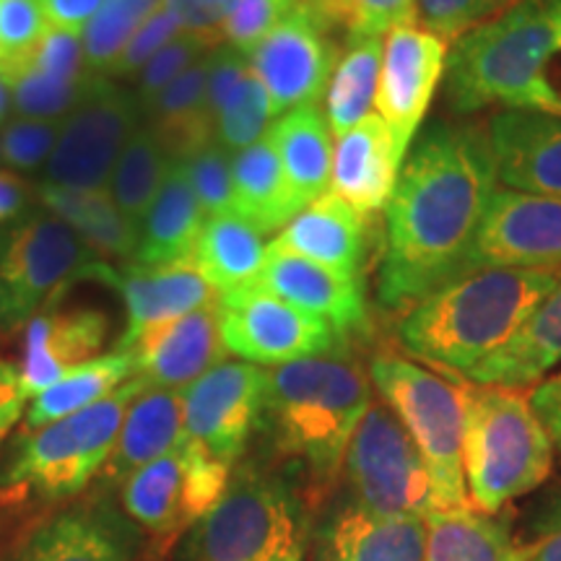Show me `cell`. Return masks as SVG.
I'll use <instances>...</instances> for the list:
<instances>
[{"label":"cell","instance_id":"35","mask_svg":"<svg viewBox=\"0 0 561 561\" xmlns=\"http://www.w3.org/2000/svg\"><path fill=\"white\" fill-rule=\"evenodd\" d=\"M263 234L234 210L208 216L191 263L216 294L240 289L257 278L265 263Z\"/></svg>","mask_w":561,"mask_h":561},{"label":"cell","instance_id":"39","mask_svg":"<svg viewBox=\"0 0 561 561\" xmlns=\"http://www.w3.org/2000/svg\"><path fill=\"white\" fill-rule=\"evenodd\" d=\"M0 66L11 83L13 112L19 117H37V121H66L100 79L96 73H89L83 79L60 81L37 73L24 62H0Z\"/></svg>","mask_w":561,"mask_h":561},{"label":"cell","instance_id":"8","mask_svg":"<svg viewBox=\"0 0 561 561\" xmlns=\"http://www.w3.org/2000/svg\"><path fill=\"white\" fill-rule=\"evenodd\" d=\"M193 530V561H307L301 500L289 481L261 468H242Z\"/></svg>","mask_w":561,"mask_h":561},{"label":"cell","instance_id":"31","mask_svg":"<svg viewBox=\"0 0 561 561\" xmlns=\"http://www.w3.org/2000/svg\"><path fill=\"white\" fill-rule=\"evenodd\" d=\"M231 210L263 237L284 229L301 210L268 133L231 157Z\"/></svg>","mask_w":561,"mask_h":561},{"label":"cell","instance_id":"57","mask_svg":"<svg viewBox=\"0 0 561 561\" xmlns=\"http://www.w3.org/2000/svg\"><path fill=\"white\" fill-rule=\"evenodd\" d=\"M11 110H13V102H11V83H9V79H5L3 66H0V125L9 123Z\"/></svg>","mask_w":561,"mask_h":561},{"label":"cell","instance_id":"14","mask_svg":"<svg viewBox=\"0 0 561 561\" xmlns=\"http://www.w3.org/2000/svg\"><path fill=\"white\" fill-rule=\"evenodd\" d=\"M268 371L250 362H221L182 390L185 437L224 466H234L263 424Z\"/></svg>","mask_w":561,"mask_h":561},{"label":"cell","instance_id":"21","mask_svg":"<svg viewBox=\"0 0 561 561\" xmlns=\"http://www.w3.org/2000/svg\"><path fill=\"white\" fill-rule=\"evenodd\" d=\"M496 178L510 191L561 198V117L500 110L486 125Z\"/></svg>","mask_w":561,"mask_h":561},{"label":"cell","instance_id":"17","mask_svg":"<svg viewBox=\"0 0 561 561\" xmlns=\"http://www.w3.org/2000/svg\"><path fill=\"white\" fill-rule=\"evenodd\" d=\"M561 198L496 191L468 257V273L483 268H559Z\"/></svg>","mask_w":561,"mask_h":561},{"label":"cell","instance_id":"40","mask_svg":"<svg viewBox=\"0 0 561 561\" xmlns=\"http://www.w3.org/2000/svg\"><path fill=\"white\" fill-rule=\"evenodd\" d=\"M164 0H104L96 16L81 34L87 68L96 76H107L121 58L133 34L157 13Z\"/></svg>","mask_w":561,"mask_h":561},{"label":"cell","instance_id":"18","mask_svg":"<svg viewBox=\"0 0 561 561\" xmlns=\"http://www.w3.org/2000/svg\"><path fill=\"white\" fill-rule=\"evenodd\" d=\"M121 351L130 354L133 377L167 390H185L227 356L214 305L146 328Z\"/></svg>","mask_w":561,"mask_h":561},{"label":"cell","instance_id":"5","mask_svg":"<svg viewBox=\"0 0 561 561\" xmlns=\"http://www.w3.org/2000/svg\"><path fill=\"white\" fill-rule=\"evenodd\" d=\"M462 471L471 507L500 515L512 500L549 479L553 445L520 390L458 385Z\"/></svg>","mask_w":561,"mask_h":561},{"label":"cell","instance_id":"52","mask_svg":"<svg viewBox=\"0 0 561 561\" xmlns=\"http://www.w3.org/2000/svg\"><path fill=\"white\" fill-rule=\"evenodd\" d=\"M530 110L549 112V115L561 117V13H559V30L553 37V45L546 55L541 76H538L536 91H533Z\"/></svg>","mask_w":561,"mask_h":561},{"label":"cell","instance_id":"50","mask_svg":"<svg viewBox=\"0 0 561 561\" xmlns=\"http://www.w3.org/2000/svg\"><path fill=\"white\" fill-rule=\"evenodd\" d=\"M164 5L178 21L182 34H193L208 47H219L224 42V21L234 0H164Z\"/></svg>","mask_w":561,"mask_h":561},{"label":"cell","instance_id":"55","mask_svg":"<svg viewBox=\"0 0 561 561\" xmlns=\"http://www.w3.org/2000/svg\"><path fill=\"white\" fill-rule=\"evenodd\" d=\"M37 193L24 178L11 172H0V227L16 221L37 208Z\"/></svg>","mask_w":561,"mask_h":561},{"label":"cell","instance_id":"37","mask_svg":"<svg viewBox=\"0 0 561 561\" xmlns=\"http://www.w3.org/2000/svg\"><path fill=\"white\" fill-rule=\"evenodd\" d=\"M382 37L351 39L328 83L325 117L335 138L371 115L380 87Z\"/></svg>","mask_w":561,"mask_h":561},{"label":"cell","instance_id":"6","mask_svg":"<svg viewBox=\"0 0 561 561\" xmlns=\"http://www.w3.org/2000/svg\"><path fill=\"white\" fill-rule=\"evenodd\" d=\"M149 385L133 377L104 401L66 419L21 430L0 460V496L62 500L102 473L130 403Z\"/></svg>","mask_w":561,"mask_h":561},{"label":"cell","instance_id":"44","mask_svg":"<svg viewBox=\"0 0 561 561\" xmlns=\"http://www.w3.org/2000/svg\"><path fill=\"white\" fill-rule=\"evenodd\" d=\"M210 50H214V47H208L206 42L193 37V34H180V37H174L170 45L161 47V50L146 62L136 79H133L136 81L133 96H136L140 112L146 115V110L151 107V102L157 100L161 91Z\"/></svg>","mask_w":561,"mask_h":561},{"label":"cell","instance_id":"25","mask_svg":"<svg viewBox=\"0 0 561 561\" xmlns=\"http://www.w3.org/2000/svg\"><path fill=\"white\" fill-rule=\"evenodd\" d=\"M5 561H133L125 528L102 504H76L39 523Z\"/></svg>","mask_w":561,"mask_h":561},{"label":"cell","instance_id":"1","mask_svg":"<svg viewBox=\"0 0 561 561\" xmlns=\"http://www.w3.org/2000/svg\"><path fill=\"white\" fill-rule=\"evenodd\" d=\"M496 164L479 125L437 123L405 153L385 206V252L377 297L411 310L468 276V257L496 193Z\"/></svg>","mask_w":561,"mask_h":561},{"label":"cell","instance_id":"12","mask_svg":"<svg viewBox=\"0 0 561 561\" xmlns=\"http://www.w3.org/2000/svg\"><path fill=\"white\" fill-rule=\"evenodd\" d=\"M216 320L227 354L257 367L333 354L341 335L325 320L299 310L261 286L216 294Z\"/></svg>","mask_w":561,"mask_h":561},{"label":"cell","instance_id":"26","mask_svg":"<svg viewBox=\"0 0 561 561\" xmlns=\"http://www.w3.org/2000/svg\"><path fill=\"white\" fill-rule=\"evenodd\" d=\"M398 172L401 161L396 159L392 136L380 115L371 112L359 125L339 136L331 185L333 193L359 214L367 216L388 206Z\"/></svg>","mask_w":561,"mask_h":561},{"label":"cell","instance_id":"30","mask_svg":"<svg viewBox=\"0 0 561 561\" xmlns=\"http://www.w3.org/2000/svg\"><path fill=\"white\" fill-rule=\"evenodd\" d=\"M268 138L301 208L322 198L331 187L335 149L331 125L320 104H299L284 112L268 128Z\"/></svg>","mask_w":561,"mask_h":561},{"label":"cell","instance_id":"56","mask_svg":"<svg viewBox=\"0 0 561 561\" xmlns=\"http://www.w3.org/2000/svg\"><path fill=\"white\" fill-rule=\"evenodd\" d=\"M525 561H561V528H557L551 536L536 546H528V559Z\"/></svg>","mask_w":561,"mask_h":561},{"label":"cell","instance_id":"45","mask_svg":"<svg viewBox=\"0 0 561 561\" xmlns=\"http://www.w3.org/2000/svg\"><path fill=\"white\" fill-rule=\"evenodd\" d=\"M301 0H234L221 37L240 53H250L265 34L276 30L286 16L299 9Z\"/></svg>","mask_w":561,"mask_h":561},{"label":"cell","instance_id":"13","mask_svg":"<svg viewBox=\"0 0 561 561\" xmlns=\"http://www.w3.org/2000/svg\"><path fill=\"white\" fill-rule=\"evenodd\" d=\"M133 91L100 76L79 107L62 121L58 146L47 161L42 182L81 191H107L112 170L133 133L140 128Z\"/></svg>","mask_w":561,"mask_h":561},{"label":"cell","instance_id":"42","mask_svg":"<svg viewBox=\"0 0 561 561\" xmlns=\"http://www.w3.org/2000/svg\"><path fill=\"white\" fill-rule=\"evenodd\" d=\"M273 107L263 83L255 79V73L237 89V94L224 104V110L216 115L214 123V144H219L224 151L234 157L237 151L248 149L265 138L271 125Z\"/></svg>","mask_w":561,"mask_h":561},{"label":"cell","instance_id":"19","mask_svg":"<svg viewBox=\"0 0 561 561\" xmlns=\"http://www.w3.org/2000/svg\"><path fill=\"white\" fill-rule=\"evenodd\" d=\"M252 286H261L299 310L325 320L341 339L367 331L369 325L367 297L359 276L331 271L280 250L273 242L265 250V263Z\"/></svg>","mask_w":561,"mask_h":561},{"label":"cell","instance_id":"16","mask_svg":"<svg viewBox=\"0 0 561 561\" xmlns=\"http://www.w3.org/2000/svg\"><path fill=\"white\" fill-rule=\"evenodd\" d=\"M445 37L424 30V26H401V30H392L385 39L375 107L388 125L392 149L401 164L434 100V91L445 73Z\"/></svg>","mask_w":561,"mask_h":561},{"label":"cell","instance_id":"23","mask_svg":"<svg viewBox=\"0 0 561 561\" xmlns=\"http://www.w3.org/2000/svg\"><path fill=\"white\" fill-rule=\"evenodd\" d=\"M424 546L426 520L382 517L348 502L320 525L310 561H424Z\"/></svg>","mask_w":561,"mask_h":561},{"label":"cell","instance_id":"24","mask_svg":"<svg viewBox=\"0 0 561 561\" xmlns=\"http://www.w3.org/2000/svg\"><path fill=\"white\" fill-rule=\"evenodd\" d=\"M273 244L331 271L359 276L367 257V216L328 191L301 208Z\"/></svg>","mask_w":561,"mask_h":561},{"label":"cell","instance_id":"27","mask_svg":"<svg viewBox=\"0 0 561 561\" xmlns=\"http://www.w3.org/2000/svg\"><path fill=\"white\" fill-rule=\"evenodd\" d=\"M561 364V278L530 318L494 354L468 371L476 385L520 390L538 385Z\"/></svg>","mask_w":561,"mask_h":561},{"label":"cell","instance_id":"41","mask_svg":"<svg viewBox=\"0 0 561 561\" xmlns=\"http://www.w3.org/2000/svg\"><path fill=\"white\" fill-rule=\"evenodd\" d=\"M331 30L346 32L351 39L382 37L419 21L416 0H312Z\"/></svg>","mask_w":561,"mask_h":561},{"label":"cell","instance_id":"33","mask_svg":"<svg viewBox=\"0 0 561 561\" xmlns=\"http://www.w3.org/2000/svg\"><path fill=\"white\" fill-rule=\"evenodd\" d=\"M206 89L208 53L180 73L146 110L144 125L157 136L172 161H185L214 140V115Z\"/></svg>","mask_w":561,"mask_h":561},{"label":"cell","instance_id":"46","mask_svg":"<svg viewBox=\"0 0 561 561\" xmlns=\"http://www.w3.org/2000/svg\"><path fill=\"white\" fill-rule=\"evenodd\" d=\"M182 164H185L195 198H198L206 219L231 210V153L210 140L208 146H203Z\"/></svg>","mask_w":561,"mask_h":561},{"label":"cell","instance_id":"43","mask_svg":"<svg viewBox=\"0 0 561 561\" xmlns=\"http://www.w3.org/2000/svg\"><path fill=\"white\" fill-rule=\"evenodd\" d=\"M62 121L13 117L0 133V159L16 172H37L47 167L58 146Z\"/></svg>","mask_w":561,"mask_h":561},{"label":"cell","instance_id":"32","mask_svg":"<svg viewBox=\"0 0 561 561\" xmlns=\"http://www.w3.org/2000/svg\"><path fill=\"white\" fill-rule=\"evenodd\" d=\"M34 193L42 208L66 221L104 261H133L138 248V224L115 206L107 191H81L39 180Z\"/></svg>","mask_w":561,"mask_h":561},{"label":"cell","instance_id":"4","mask_svg":"<svg viewBox=\"0 0 561 561\" xmlns=\"http://www.w3.org/2000/svg\"><path fill=\"white\" fill-rule=\"evenodd\" d=\"M561 0H515L455 39L445 62V100L458 115L500 104L530 110L559 30Z\"/></svg>","mask_w":561,"mask_h":561},{"label":"cell","instance_id":"9","mask_svg":"<svg viewBox=\"0 0 561 561\" xmlns=\"http://www.w3.org/2000/svg\"><path fill=\"white\" fill-rule=\"evenodd\" d=\"M371 382L416 445L430 471L437 510L471 507L462 471V409L458 385L403 356L371 359Z\"/></svg>","mask_w":561,"mask_h":561},{"label":"cell","instance_id":"3","mask_svg":"<svg viewBox=\"0 0 561 561\" xmlns=\"http://www.w3.org/2000/svg\"><path fill=\"white\" fill-rule=\"evenodd\" d=\"M369 405L367 375L333 351L271 369L263 421L271 424L278 453L299 460L328 486L339 479Z\"/></svg>","mask_w":561,"mask_h":561},{"label":"cell","instance_id":"54","mask_svg":"<svg viewBox=\"0 0 561 561\" xmlns=\"http://www.w3.org/2000/svg\"><path fill=\"white\" fill-rule=\"evenodd\" d=\"M104 0H37L47 26H58L76 34H83L89 21L96 16Z\"/></svg>","mask_w":561,"mask_h":561},{"label":"cell","instance_id":"51","mask_svg":"<svg viewBox=\"0 0 561 561\" xmlns=\"http://www.w3.org/2000/svg\"><path fill=\"white\" fill-rule=\"evenodd\" d=\"M30 401L32 398L24 382H21L16 364L0 359V445H3L13 426L24 416Z\"/></svg>","mask_w":561,"mask_h":561},{"label":"cell","instance_id":"22","mask_svg":"<svg viewBox=\"0 0 561 561\" xmlns=\"http://www.w3.org/2000/svg\"><path fill=\"white\" fill-rule=\"evenodd\" d=\"M112 289L121 291L128 310V325L115 351L128 346L146 328L216 305V289L191 261L172 265L123 263Z\"/></svg>","mask_w":561,"mask_h":561},{"label":"cell","instance_id":"2","mask_svg":"<svg viewBox=\"0 0 561 561\" xmlns=\"http://www.w3.org/2000/svg\"><path fill=\"white\" fill-rule=\"evenodd\" d=\"M559 278V268L473 271L413 305L398 339L416 359L468 375L512 339Z\"/></svg>","mask_w":561,"mask_h":561},{"label":"cell","instance_id":"28","mask_svg":"<svg viewBox=\"0 0 561 561\" xmlns=\"http://www.w3.org/2000/svg\"><path fill=\"white\" fill-rule=\"evenodd\" d=\"M185 439L182 390L146 388L125 413L121 434L102 468V479L123 486L133 473Z\"/></svg>","mask_w":561,"mask_h":561},{"label":"cell","instance_id":"36","mask_svg":"<svg viewBox=\"0 0 561 561\" xmlns=\"http://www.w3.org/2000/svg\"><path fill=\"white\" fill-rule=\"evenodd\" d=\"M128 380H133L130 354L112 351V354L96 356L32 398L24 413V430H39L70 413L91 409Z\"/></svg>","mask_w":561,"mask_h":561},{"label":"cell","instance_id":"48","mask_svg":"<svg viewBox=\"0 0 561 561\" xmlns=\"http://www.w3.org/2000/svg\"><path fill=\"white\" fill-rule=\"evenodd\" d=\"M180 26L178 21L170 11H167V5H161V9L153 13V16L146 21L140 30L133 34L128 45H125V50L121 53V58L115 60V66L110 68L107 79L117 81V79H128L133 81L136 76L144 70L146 62H149L153 55H157L161 47L170 45L174 37H180Z\"/></svg>","mask_w":561,"mask_h":561},{"label":"cell","instance_id":"20","mask_svg":"<svg viewBox=\"0 0 561 561\" xmlns=\"http://www.w3.org/2000/svg\"><path fill=\"white\" fill-rule=\"evenodd\" d=\"M110 318L94 307L50 305L24 328V356L19 375L30 398L39 396L68 371L102 354Z\"/></svg>","mask_w":561,"mask_h":561},{"label":"cell","instance_id":"53","mask_svg":"<svg viewBox=\"0 0 561 561\" xmlns=\"http://www.w3.org/2000/svg\"><path fill=\"white\" fill-rule=\"evenodd\" d=\"M530 409L541 419L543 430L549 432L553 450L561 453V371L543 377L528 396Z\"/></svg>","mask_w":561,"mask_h":561},{"label":"cell","instance_id":"47","mask_svg":"<svg viewBox=\"0 0 561 561\" xmlns=\"http://www.w3.org/2000/svg\"><path fill=\"white\" fill-rule=\"evenodd\" d=\"M512 3L515 0H416L419 21L439 37H460Z\"/></svg>","mask_w":561,"mask_h":561},{"label":"cell","instance_id":"7","mask_svg":"<svg viewBox=\"0 0 561 561\" xmlns=\"http://www.w3.org/2000/svg\"><path fill=\"white\" fill-rule=\"evenodd\" d=\"M117 268L45 208L0 227V335L9 339L34 314L58 305L81 280L115 284Z\"/></svg>","mask_w":561,"mask_h":561},{"label":"cell","instance_id":"38","mask_svg":"<svg viewBox=\"0 0 561 561\" xmlns=\"http://www.w3.org/2000/svg\"><path fill=\"white\" fill-rule=\"evenodd\" d=\"M170 153L161 149L157 136L146 125H140L125 144L107 185V193L115 201V206L133 224H140L144 216L149 214L151 203L157 201L161 185L170 174Z\"/></svg>","mask_w":561,"mask_h":561},{"label":"cell","instance_id":"15","mask_svg":"<svg viewBox=\"0 0 561 561\" xmlns=\"http://www.w3.org/2000/svg\"><path fill=\"white\" fill-rule=\"evenodd\" d=\"M244 55L268 94L273 115L318 102L339 62L331 26L322 21L312 0H301L291 16Z\"/></svg>","mask_w":561,"mask_h":561},{"label":"cell","instance_id":"29","mask_svg":"<svg viewBox=\"0 0 561 561\" xmlns=\"http://www.w3.org/2000/svg\"><path fill=\"white\" fill-rule=\"evenodd\" d=\"M203 224L206 214L195 198L185 164L172 161L157 201L138 224V248L130 263L172 265L191 261Z\"/></svg>","mask_w":561,"mask_h":561},{"label":"cell","instance_id":"34","mask_svg":"<svg viewBox=\"0 0 561 561\" xmlns=\"http://www.w3.org/2000/svg\"><path fill=\"white\" fill-rule=\"evenodd\" d=\"M528 546L512 538L507 520L473 507L434 510L426 517L424 561H525Z\"/></svg>","mask_w":561,"mask_h":561},{"label":"cell","instance_id":"10","mask_svg":"<svg viewBox=\"0 0 561 561\" xmlns=\"http://www.w3.org/2000/svg\"><path fill=\"white\" fill-rule=\"evenodd\" d=\"M343 468L356 507L382 517L419 520L437 510L426 462L388 405H369Z\"/></svg>","mask_w":561,"mask_h":561},{"label":"cell","instance_id":"11","mask_svg":"<svg viewBox=\"0 0 561 561\" xmlns=\"http://www.w3.org/2000/svg\"><path fill=\"white\" fill-rule=\"evenodd\" d=\"M229 481L231 468L185 437L123 483V507L138 528L170 546L219 504Z\"/></svg>","mask_w":561,"mask_h":561},{"label":"cell","instance_id":"49","mask_svg":"<svg viewBox=\"0 0 561 561\" xmlns=\"http://www.w3.org/2000/svg\"><path fill=\"white\" fill-rule=\"evenodd\" d=\"M45 26L37 0H0V62L30 53Z\"/></svg>","mask_w":561,"mask_h":561}]
</instances>
